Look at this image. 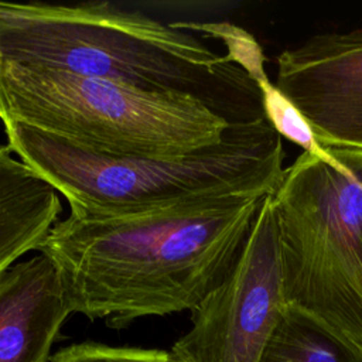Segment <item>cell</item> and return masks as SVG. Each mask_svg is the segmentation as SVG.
<instances>
[{"instance_id":"ba28073f","label":"cell","mask_w":362,"mask_h":362,"mask_svg":"<svg viewBox=\"0 0 362 362\" xmlns=\"http://www.w3.org/2000/svg\"><path fill=\"white\" fill-rule=\"evenodd\" d=\"M71 314L59 273L44 255L0 276V362H47Z\"/></svg>"},{"instance_id":"277c9868","label":"cell","mask_w":362,"mask_h":362,"mask_svg":"<svg viewBox=\"0 0 362 362\" xmlns=\"http://www.w3.org/2000/svg\"><path fill=\"white\" fill-rule=\"evenodd\" d=\"M0 120L93 151L137 157L189 154L219 143L229 126L189 96L16 64L0 65Z\"/></svg>"},{"instance_id":"8fae6325","label":"cell","mask_w":362,"mask_h":362,"mask_svg":"<svg viewBox=\"0 0 362 362\" xmlns=\"http://www.w3.org/2000/svg\"><path fill=\"white\" fill-rule=\"evenodd\" d=\"M260 93V107L263 116L284 139L290 140L303 151L315 156H329L317 141L311 127L296 109V106L272 83L267 75L256 81Z\"/></svg>"},{"instance_id":"4fadbf2b","label":"cell","mask_w":362,"mask_h":362,"mask_svg":"<svg viewBox=\"0 0 362 362\" xmlns=\"http://www.w3.org/2000/svg\"><path fill=\"white\" fill-rule=\"evenodd\" d=\"M361 157H362V156H361Z\"/></svg>"},{"instance_id":"7c38bea8","label":"cell","mask_w":362,"mask_h":362,"mask_svg":"<svg viewBox=\"0 0 362 362\" xmlns=\"http://www.w3.org/2000/svg\"><path fill=\"white\" fill-rule=\"evenodd\" d=\"M51 362H187L173 351L117 348L96 342L69 345L57 352Z\"/></svg>"},{"instance_id":"30bf717a","label":"cell","mask_w":362,"mask_h":362,"mask_svg":"<svg viewBox=\"0 0 362 362\" xmlns=\"http://www.w3.org/2000/svg\"><path fill=\"white\" fill-rule=\"evenodd\" d=\"M257 362H362V345L301 311L284 307Z\"/></svg>"},{"instance_id":"8992f818","label":"cell","mask_w":362,"mask_h":362,"mask_svg":"<svg viewBox=\"0 0 362 362\" xmlns=\"http://www.w3.org/2000/svg\"><path fill=\"white\" fill-rule=\"evenodd\" d=\"M272 195L223 281L191 311V329L173 352L187 362H257L283 311Z\"/></svg>"},{"instance_id":"3957f363","label":"cell","mask_w":362,"mask_h":362,"mask_svg":"<svg viewBox=\"0 0 362 362\" xmlns=\"http://www.w3.org/2000/svg\"><path fill=\"white\" fill-rule=\"evenodd\" d=\"M7 146L82 219L116 218L232 197L264 198L286 175L283 137L260 115L229 123L219 143L178 157L113 156L17 123Z\"/></svg>"},{"instance_id":"9c48e42d","label":"cell","mask_w":362,"mask_h":362,"mask_svg":"<svg viewBox=\"0 0 362 362\" xmlns=\"http://www.w3.org/2000/svg\"><path fill=\"white\" fill-rule=\"evenodd\" d=\"M0 144V276L37 250L62 211L59 192Z\"/></svg>"},{"instance_id":"7a4b0ae2","label":"cell","mask_w":362,"mask_h":362,"mask_svg":"<svg viewBox=\"0 0 362 362\" xmlns=\"http://www.w3.org/2000/svg\"><path fill=\"white\" fill-rule=\"evenodd\" d=\"M199 33V31H198ZM187 23H163L110 3L74 6L0 1V65L64 71L148 93L194 98L229 123L260 98L242 68L252 35L228 23L218 27L226 54L201 40ZM260 116V115H259Z\"/></svg>"},{"instance_id":"5b68a950","label":"cell","mask_w":362,"mask_h":362,"mask_svg":"<svg viewBox=\"0 0 362 362\" xmlns=\"http://www.w3.org/2000/svg\"><path fill=\"white\" fill-rule=\"evenodd\" d=\"M272 202L286 307L362 345V157L303 151Z\"/></svg>"},{"instance_id":"6da1fadb","label":"cell","mask_w":362,"mask_h":362,"mask_svg":"<svg viewBox=\"0 0 362 362\" xmlns=\"http://www.w3.org/2000/svg\"><path fill=\"white\" fill-rule=\"evenodd\" d=\"M262 201L232 197L116 218L69 215L37 250L57 267L71 313L123 328L198 307L232 269Z\"/></svg>"},{"instance_id":"52a82bcc","label":"cell","mask_w":362,"mask_h":362,"mask_svg":"<svg viewBox=\"0 0 362 362\" xmlns=\"http://www.w3.org/2000/svg\"><path fill=\"white\" fill-rule=\"evenodd\" d=\"M274 85L328 154L362 156V28L315 34L286 48Z\"/></svg>"}]
</instances>
